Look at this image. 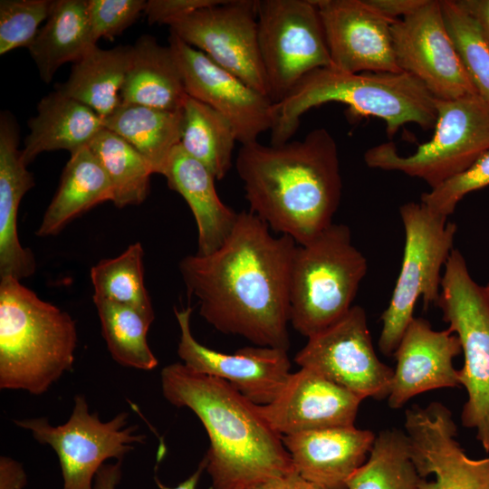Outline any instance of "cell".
<instances>
[{
	"label": "cell",
	"mask_w": 489,
	"mask_h": 489,
	"mask_svg": "<svg viewBox=\"0 0 489 489\" xmlns=\"http://www.w3.org/2000/svg\"><path fill=\"white\" fill-rule=\"evenodd\" d=\"M250 211L215 252L184 257L178 265L199 314L215 329L256 346L288 350L290 277L297 247L288 236H273Z\"/></svg>",
	"instance_id": "1"
},
{
	"label": "cell",
	"mask_w": 489,
	"mask_h": 489,
	"mask_svg": "<svg viewBox=\"0 0 489 489\" xmlns=\"http://www.w3.org/2000/svg\"><path fill=\"white\" fill-rule=\"evenodd\" d=\"M250 212L305 244L332 225L341 197L336 141L325 128L302 140L241 145L236 163Z\"/></svg>",
	"instance_id": "2"
},
{
	"label": "cell",
	"mask_w": 489,
	"mask_h": 489,
	"mask_svg": "<svg viewBox=\"0 0 489 489\" xmlns=\"http://www.w3.org/2000/svg\"><path fill=\"white\" fill-rule=\"evenodd\" d=\"M160 379L164 398L192 410L208 435L204 459L214 489H246L295 472L282 436L231 384L180 362L166 366Z\"/></svg>",
	"instance_id": "3"
},
{
	"label": "cell",
	"mask_w": 489,
	"mask_h": 489,
	"mask_svg": "<svg viewBox=\"0 0 489 489\" xmlns=\"http://www.w3.org/2000/svg\"><path fill=\"white\" fill-rule=\"evenodd\" d=\"M330 101L348 105L354 114L381 119L389 139L407 123L430 129L437 116L435 97L408 72L351 73L322 67L304 76L287 96L274 103L271 144L288 142L302 115Z\"/></svg>",
	"instance_id": "4"
},
{
	"label": "cell",
	"mask_w": 489,
	"mask_h": 489,
	"mask_svg": "<svg viewBox=\"0 0 489 489\" xmlns=\"http://www.w3.org/2000/svg\"><path fill=\"white\" fill-rule=\"evenodd\" d=\"M71 315L12 277L0 279V388L41 395L72 369Z\"/></svg>",
	"instance_id": "5"
},
{
	"label": "cell",
	"mask_w": 489,
	"mask_h": 489,
	"mask_svg": "<svg viewBox=\"0 0 489 489\" xmlns=\"http://www.w3.org/2000/svg\"><path fill=\"white\" fill-rule=\"evenodd\" d=\"M368 263L352 244L350 228L332 224L299 245L290 277V323L310 338L341 319L353 306Z\"/></svg>",
	"instance_id": "6"
},
{
	"label": "cell",
	"mask_w": 489,
	"mask_h": 489,
	"mask_svg": "<svg viewBox=\"0 0 489 489\" xmlns=\"http://www.w3.org/2000/svg\"><path fill=\"white\" fill-rule=\"evenodd\" d=\"M399 215L405 233L402 263L388 305L380 317L379 349L386 356L394 354L420 297L425 309L437 306L442 268L454 249L457 230L455 223L422 203L402 205Z\"/></svg>",
	"instance_id": "7"
},
{
	"label": "cell",
	"mask_w": 489,
	"mask_h": 489,
	"mask_svg": "<svg viewBox=\"0 0 489 489\" xmlns=\"http://www.w3.org/2000/svg\"><path fill=\"white\" fill-rule=\"evenodd\" d=\"M435 106L437 116L431 139L408 156L400 155L391 141L374 146L364 154L366 165L422 179L433 188L489 149V106L478 94L435 98Z\"/></svg>",
	"instance_id": "8"
},
{
	"label": "cell",
	"mask_w": 489,
	"mask_h": 489,
	"mask_svg": "<svg viewBox=\"0 0 489 489\" xmlns=\"http://www.w3.org/2000/svg\"><path fill=\"white\" fill-rule=\"evenodd\" d=\"M437 306L464 353L458 370L459 383L467 392L462 425L475 429L477 440L489 453V308L483 286L474 281L457 249L445 264Z\"/></svg>",
	"instance_id": "9"
},
{
	"label": "cell",
	"mask_w": 489,
	"mask_h": 489,
	"mask_svg": "<svg viewBox=\"0 0 489 489\" xmlns=\"http://www.w3.org/2000/svg\"><path fill=\"white\" fill-rule=\"evenodd\" d=\"M257 32L273 103L281 101L311 72L331 66L313 0H257Z\"/></svg>",
	"instance_id": "10"
},
{
	"label": "cell",
	"mask_w": 489,
	"mask_h": 489,
	"mask_svg": "<svg viewBox=\"0 0 489 489\" xmlns=\"http://www.w3.org/2000/svg\"><path fill=\"white\" fill-rule=\"evenodd\" d=\"M128 418L129 413L122 411L103 422L98 413L90 412L86 398L79 394L62 425L53 426L46 417L16 419L14 423L54 450L63 479L62 489H93L95 475L106 460L122 461L135 445L145 442L146 436L138 432V426L127 427Z\"/></svg>",
	"instance_id": "11"
},
{
	"label": "cell",
	"mask_w": 489,
	"mask_h": 489,
	"mask_svg": "<svg viewBox=\"0 0 489 489\" xmlns=\"http://www.w3.org/2000/svg\"><path fill=\"white\" fill-rule=\"evenodd\" d=\"M168 26L170 34L270 99L258 43L257 0H219Z\"/></svg>",
	"instance_id": "12"
},
{
	"label": "cell",
	"mask_w": 489,
	"mask_h": 489,
	"mask_svg": "<svg viewBox=\"0 0 489 489\" xmlns=\"http://www.w3.org/2000/svg\"><path fill=\"white\" fill-rule=\"evenodd\" d=\"M294 361L361 399L388 398L394 369L377 356L364 309L353 305L338 321L308 338Z\"/></svg>",
	"instance_id": "13"
},
{
	"label": "cell",
	"mask_w": 489,
	"mask_h": 489,
	"mask_svg": "<svg viewBox=\"0 0 489 489\" xmlns=\"http://www.w3.org/2000/svg\"><path fill=\"white\" fill-rule=\"evenodd\" d=\"M395 58L436 98L455 100L477 91L447 31L441 1L427 0L391 24Z\"/></svg>",
	"instance_id": "14"
},
{
	"label": "cell",
	"mask_w": 489,
	"mask_h": 489,
	"mask_svg": "<svg viewBox=\"0 0 489 489\" xmlns=\"http://www.w3.org/2000/svg\"><path fill=\"white\" fill-rule=\"evenodd\" d=\"M411 459L420 477L417 489H489V456L473 459L455 439L451 411L439 402L406 410Z\"/></svg>",
	"instance_id": "15"
},
{
	"label": "cell",
	"mask_w": 489,
	"mask_h": 489,
	"mask_svg": "<svg viewBox=\"0 0 489 489\" xmlns=\"http://www.w3.org/2000/svg\"><path fill=\"white\" fill-rule=\"evenodd\" d=\"M168 46L187 96L225 116L241 145L255 142L263 132L272 129L274 103L268 97L172 34Z\"/></svg>",
	"instance_id": "16"
},
{
	"label": "cell",
	"mask_w": 489,
	"mask_h": 489,
	"mask_svg": "<svg viewBox=\"0 0 489 489\" xmlns=\"http://www.w3.org/2000/svg\"><path fill=\"white\" fill-rule=\"evenodd\" d=\"M190 307L175 309L180 330L177 355L190 369L231 384L257 405L271 403L280 393L291 372L286 350L244 347L233 354L219 352L199 343L190 328Z\"/></svg>",
	"instance_id": "17"
},
{
	"label": "cell",
	"mask_w": 489,
	"mask_h": 489,
	"mask_svg": "<svg viewBox=\"0 0 489 489\" xmlns=\"http://www.w3.org/2000/svg\"><path fill=\"white\" fill-rule=\"evenodd\" d=\"M326 37L331 67L359 72H400L392 43V21L366 0H313Z\"/></svg>",
	"instance_id": "18"
},
{
	"label": "cell",
	"mask_w": 489,
	"mask_h": 489,
	"mask_svg": "<svg viewBox=\"0 0 489 489\" xmlns=\"http://www.w3.org/2000/svg\"><path fill=\"white\" fill-rule=\"evenodd\" d=\"M361 399L347 388L311 369L291 373L278 396L259 405L269 425L282 436L354 426Z\"/></svg>",
	"instance_id": "19"
},
{
	"label": "cell",
	"mask_w": 489,
	"mask_h": 489,
	"mask_svg": "<svg viewBox=\"0 0 489 489\" xmlns=\"http://www.w3.org/2000/svg\"><path fill=\"white\" fill-rule=\"evenodd\" d=\"M462 352L458 337L448 328L433 330L429 321L414 317L394 352L397 364L388 404L403 407L411 398L426 391L459 387L453 360Z\"/></svg>",
	"instance_id": "20"
},
{
	"label": "cell",
	"mask_w": 489,
	"mask_h": 489,
	"mask_svg": "<svg viewBox=\"0 0 489 489\" xmlns=\"http://www.w3.org/2000/svg\"><path fill=\"white\" fill-rule=\"evenodd\" d=\"M376 435L351 427L283 436L295 472L323 489H348V482L367 461Z\"/></svg>",
	"instance_id": "21"
},
{
	"label": "cell",
	"mask_w": 489,
	"mask_h": 489,
	"mask_svg": "<svg viewBox=\"0 0 489 489\" xmlns=\"http://www.w3.org/2000/svg\"><path fill=\"white\" fill-rule=\"evenodd\" d=\"M18 149V130L11 116L0 119V279L23 280L33 275L36 261L18 237L17 216L23 197L34 186Z\"/></svg>",
	"instance_id": "22"
},
{
	"label": "cell",
	"mask_w": 489,
	"mask_h": 489,
	"mask_svg": "<svg viewBox=\"0 0 489 489\" xmlns=\"http://www.w3.org/2000/svg\"><path fill=\"white\" fill-rule=\"evenodd\" d=\"M170 189L187 203L197 226V254L217 250L235 225L238 213L219 198L212 173L178 144L162 173Z\"/></svg>",
	"instance_id": "23"
},
{
	"label": "cell",
	"mask_w": 489,
	"mask_h": 489,
	"mask_svg": "<svg viewBox=\"0 0 489 489\" xmlns=\"http://www.w3.org/2000/svg\"><path fill=\"white\" fill-rule=\"evenodd\" d=\"M22 149L25 164L44 151L65 149L73 153L88 147L102 130L103 120L91 108L59 91L43 97Z\"/></svg>",
	"instance_id": "24"
},
{
	"label": "cell",
	"mask_w": 489,
	"mask_h": 489,
	"mask_svg": "<svg viewBox=\"0 0 489 489\" xmlns=\"http://www.w3.org/2000/svg\"><path fill=\"white\" fill-rule=\"evenodd\" d=\"M187 98L180 71L170 47L143 35L131 46L120 91L121 104L181 110Z\"/></svg>",
	"instance_id": "25"
},
{
	"label": "cell",
	"mask_w": 489,
	"mask_h": 489,
	"mask_svg": "<svg viewBox=\"0 0 489 489\" xmlns=\"http://www.w3.org/2000/svg\"><path fill=\"white\" fill-rule=\"evenodd\" d=\"M112 198L111 184L103 167L90 148L84 147L71 154L36 235H56L74 218L97 205L112 202Z\"/></svg>",
	"instance_id": "26"
},
{
	"label": "cell",
	"mask_w": 489,
	"mask_h": 489,
	"mask_svg": "<svg viewBox=\"0 0 489 489\" xmlns=\"http://www.w3.org/2000/svg\"><path fill=\"white\" fill-rule=\"evenodd\" d=\"M95 46L91 36L88 0H56L28 50L40 78L49 83L62 64L79 61Z\"/></svg>",
	"instance_id": "27"
},
{
	"label": "cell",
	"mask_w": 489,
	"mask_h": 489,
	"mask_svg": "<svg viewBox=\"0 0 489 489\" xmlns=\"http://www.w3.org/2000/svg\"><path fill=\"white\" fill-rule=\"evenodd\" d=\"M131 46L91 48L72 67L68 80L57 91L95 111L103 121L120 105V91Z\"/></svg>",
	"instance_id": "28"
},
{
	"label": "cell",
	"mask_w": 489,
	"mask_h": 489,
	"mask_svg": "<svg viewBox=\"0 0 489 489\" xmlns=\"http://www.w3.org/2000/svg\"><path fill=\"white\" fill-rule=\"evenodd\" d=\"M183 112L135 104H121L104 120L106 129L126 139L161 174L180 143Z\"/></svg>",
	"instance_id": "29"
},
{
	"label": "cell",
	"mask_w": 489,
	"mask_h": 489,
	"mask_svg": "<svg viewBox=\"0 0 489 489\" xmlns=\"http://www.w3.org/2000/svg\"><path fill=\"white\" fill-rule=\"evenodd\" d=\"M180 146L203 164L215 177L223 179L232 167L237 141L232 123L208 105L187 96L183 109Z\"/></svg>",
	"instance_id": "30"
},
{
	"label": "cell",
	"mask_w": 489,
	"mask_h": 489,
	"mask_svg": "<svg viewBox=\"0 0 489 489\" xmlns=\"http://www.w3.org/2000/svg\"><path fill=\"white\" fill-rule=\"evenodd\" d=\"M103 167L118 208L138 206L149 192L154 174L146 158L126 139L104 128L88 146Z\"/></svg>",
	"instance_id": "31"
},
{
	"label": "cell",
	"mask_w": 489,
	"mask_h": 489,
	"mask_svg": "<svg viewBox=\"0 0 489 489\" xmlns=\"http://www.w3.org/2000/svg\"><path fill=\"white\" fill-rule=\"evenodd\" d=\"M101 332L113 360L125 367L152 370L158 360L147 335L152 323L135 309L101 298H93Z\"/></svg>",
	"instance_id": "32"
},
{
	"label": "cell",
	"mask_w": 489,
	"mask_h": 489,
	"mask_svg": "<svg viewBox=\"0 0 489 489\" xmlns=\"http://www.w3.org/2000/svg\"><path fill=\"white\" fill-rule=\"evenodd\" d=\"M421 479L406 433L386 429L376 436L367 461L350 478L348 489H417Z\"/></svg>",
	"instance_id": "33"
},
{
	"label": "cell",
	"mask_w": 489,
	"mask_h": 489,
	"mask_svg": "<svg viewBox=\"0 0 489 489\" xmlns=\"http://www.w3.org/2000/svg\"><path fill=\"white\" fill-rule=\"evenodd\" d=\"M143 256L142 244L134 243L120 255L93 265L91 269L92 298L129 306L153 321L155 313L144 283Z\"/></svg>",
	"instance_id": "34"
},
{
	"label": "cell",
	"mask_w": 489,
	"mask_h": 489,
	"mask_svg": "<svg viewBox=\"0 0 489 489\" xmlns=\"http://www.w3.org/2000/svg\"><path fill=\"white\" fill-rule=\"evenodd\" d=\"M447 31L477 94L489 106V49L473 20L455 1L441 0Z\"/></svg>",
	"instance_id": "35"
},
{
	"label": "cell",
	"mask_w": 489,
	"mask_h": 489,
	"mask_svg": "<svg viewBox=\"0 0 489 489\" xmlns=\"http://www.w3.org/2000/svg\"><path fill=\"white\" fill-rule=\"evenodd\" d=\"M53 4L52 0H1L0 54L28 48L40 24L49 17Z\"/></svg>",
	"instance_id": "36"
},
{
	"label": "cell",
	"mask_w": 489,
	"mask_h": 489,
	"mask_svg": "<svg viewBox=\"0 0 489 489\" xmlns=\"http://www.w3.org/2000/svg\"><path fill=\"white\" fill-rule=\"evenodd\" d=\"M489 186V149L468 168L421 195V201L433 213L448 218L469 193Z\"/></svg>",
	"instance_id": "37"
},
{
	"label": "cell",
	"mask_w": 489,
	"mask_h": 489,
	"mask_svg": "<svg viewBox=\"0 0 489 489\" xmlns=\"http://www.w3.org/2000/svg\"><path fill=\"white\" fill-rule=\"evenodd\" d=\"M144 0H88L91 36L97 45L100 38L113 39L131 25L141 11Z\"/></svg>",
	"instance_id": "38"
},
{
	"label": "cell",
	"mask_w": 489,
	"mask_h": 489,
	"mask_svg": "<svg viewBox=\"0 0 489 489\" xmlns=\"http://www.w3.org/2000/svg\"><path fill=\"white\" fill-rule=\"evenodd\" d=\"M219 0H149L144 13L150 24L172 22L203 7L215 5Z\"/></svg>",
	"instance_id": "39"
},
{
	"label": "cell",
	"mask_w": 489,
	"mask_h": 489,
	"mask_svg": "<svg viewBox=\"0 0 489 489\" xmlns=\"http://www.w3.org/2000/svg\"><path fill=\"white\" fill-rule=\"evenodd\" d=\"M204 470H206V462L203 458L197 470L176 487L169 488L163 485L158 479L156 481L160 489H197ZM121 461L104 464L95 475L93 489H116L121 479Z\"/></svg>",
	"instance_id": "40"
},
{
	"label": "cell",
	"mask_w": 489,
	"mask_h": 489,
	"mask_svg": "<svg viewBox=\"0 0 489 489\" xmlns=\"http://www.w3.org/2000/svg\"><path fill=\"white\" fill-rule=\"evenodd\" d=\"M367 3L387 19L394 22L413 14L427 0H366Z\"/></svg>",
	"instance_id": "41"
},
{
	"label": "cell",
	"mask_w": 489,
	"mask_h": 489,
	"mask_svg": "<svg viewBox=\"0 0 489 489\" xmlns=\"http://www.w3.org/2000/svg\"><path fill=\"white\" fill-rule=\"evenodd\" d=\"M27 484V476L21 463L1 455L0 489H23Z\"/></svg>",
	"instance_id": "42"
},
{
	"label": "cell",
	"mask_w": 489,
	"mask_h": 489,
	"mask_svg": "<svg viewBox=\"0 0 489 489\" xmlns=\"http://www.w3.org/2000/svg\"><path fill=\"white\" fill-rule=\"evenodd\" d=\"M455 2L473 18L489 49V0H457Z\"/></svg>",
	"instance_id": "43"
},
{
	"label": "cell",
	"mask_w": 489,
	"mask_h": 489,
	"mask_svg": "<svg viewBox=\"0 0 489 489\" xmlns=\"http://www.w3.org/2000/svg\"><path fill=\"white\" fill-rule=\"evenodd\" d=\"M246 489H323L299 475L296 472L272 478Z\"/></svg>",
	"instance_id": "44"
},
{
	"label": "cell",
	"mask_w": 489,
	"mask_h": 489,
	"mask_svg": "<svg viewBox=\"0 0 489 489\" xmlns=\"http://www.w3.org/2000/svg\"><path fill=\"white\" fill-rule=\"evenodd\" d=\"M483 292H484V295L486 303H487L488 308H489V282L487 283V284L485 286H483Z\"/></svg>",
	"instance_id": "45"
}]
</instances>
